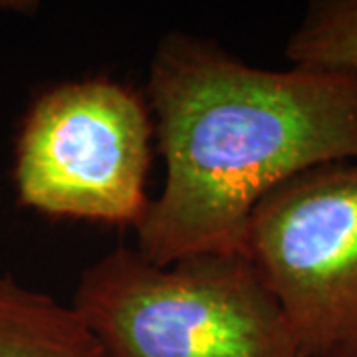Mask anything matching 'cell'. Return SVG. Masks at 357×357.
Returning a JSON list of instances; mask_svg holds the SVG:
<instances>
[{
	"instance_id": "cell-1",
	"label": "cell",
	"mask_w": 357,
	"mask_h": 357,
	"mask_svg": "<svg viewBox=\"0 0 357 357\" xmlns=\"http://www.w3.org/2000/svg\"><path fill=\"white\" fill-rule=\"evenodd\" d=\"M163 189L135 227L155 264L244 255L250 215L312 167L357 157V74L244 64L215 42L169 34L147 79Z\"/></svg>"
},
{
	"instance_id": "cell-2",
	"label": "cell",
	"mask_w": 357,
	"mask_h": 357,
	"mask_svg": "<svg viewBox=\"0 0 357 357\" xmlns=\"http://www.w3.org/2000/svg\"><path fill=\"white\" fill-rule=\"evenodd\" d=\"M72 307L105 357H300L246 255L163 266L119 246L84 272Z\"/></svg>"
},
{
	"instance_id": "cell-3",
	"label": "cell",
	"mask_w": 357,
	"mask_h": 357,
	"mask_svg": "<svg viewBox=\"0 0 357 357\" xmlns=\"http://www.w3.org/2000/svg\"><path fill=\"white\" fill-rule=\"evenodd\" d=\"M153 121L143 96L107 77L66 82L44 91L16 143L20 203L50 217L137 227Z\"/></svg>"
},
{
	"instance_id": "cell-4",
	"label": "cell",
	"mask_w": 357,
	"mask_h": 357,
	"mask_svg": "<svg viewBox=\"0 0 357 357\" xmlns=\"http://www.w3.org/2000/svg\"><path fill=\"white\" fill-rule=\"evenodd\" d=\"M244 255L280 304L300 357L357 345V157L268 192L250 215Z\"/></svg>"
},
{
	"instance_id": "cell-5",
	"label": "cell",
	"mask_w": 357,
	"mask_h": 357,
	"mask_svg": "<svg viewBox=\"0 0 357 357\" xmlns=\"http://www.w3.org/2000/svg\"><path fill=\"white\" fill-rule=\"evenodd\" d=\"M0 357H105L72 306L0 276Z\"/></svg>"
},
{
	"instance_id": "cell-6",
	"label": "cell",
	"mask_w": 357,
	"mask_h": 357,
	"mask_svg": "<svg viewBox=\"0 0 357 357\" xmlns=\"http://www.w3.org/2000/svg\"><path fill=\"white\" fill-rule=\"evenodd\" d=\"M292 66L357 74V0H314L288 44Z\"/></svg>"
},
{
	"instance_id": "cell-7",
	"label": "cell",
	"mask_w": 357,
	"mask_h": 357,
	"mask_svg": "<svg viewBox=\"0 0 357 357\" xmlns=\"http://www.w3.org/2000/svg\"><path fill=\"white\" fill-rule=\"evenodd\" d=\"M36 2H30V0H0V13H32L36 10Z\"/></svg>"
},
{
	"instance_id": "cell-8",
	"label": "cell",
	"mask_w": 357,
	"mask_h": 357,
	"mask_svg": "<svg viewBox=\"0 0 357 357\" xmlns=\"http://www.w3.org/2000/svg\"><path fill=\"white\" fill-rule=\"evenodd\" d=\"M328 357H357V345L349 347V349H344V351H337V354H333V356Z\"/></svg>"
}]
</instances>
